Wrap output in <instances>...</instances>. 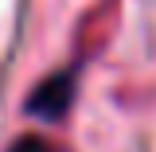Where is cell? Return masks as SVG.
<instances>
[{
	"label": "cell",
	"mask_w": 156,
	"mask_h": 152,
	"mask_svg": "<svg viewBox=\"0 0 156 152\" xmlns=\"http://www.w3.org/2000/svg\"><path fill=\"white\" fill-rule=\"evenodd\" d=\"M117 19V0H101L90 16L82 19V35L90 31V43L82 47V51H98V47H105V39H109V27H113Z\"/></svg>",
	"instance_id": "cell-2"
},
{
	"label": "cell",
	"mask_w": 156,
	"mask_h": 152,
	"mask_svg": "<svg viewBox=\"0 0 156 152\" xmlns=\"http://www.w3.org/2000/svg\"><path fill=\"white\" fill-rule=\"evenodd\" d=\"M66 101H70V74L62 78H51V82H43L31 97V113H43V117H55L66 109Z\"/></svg>",
	"instance_id": "cell-1"
},
{
	"label": "cell",
	"mask_w": 156,
	"mask_h": 152,
	"mask_svg": "<svg viewBox=\"0 0 156 152\" xmlns=\"http://www.w3.org/2000/svg\"><path fill=\"white\" fill-rule=\"evenodd\" d=\"M12 152H55V144L47 140V136H20Z\"/></svg>",
	"instance_id": "cell-3"
}]
</instances>
